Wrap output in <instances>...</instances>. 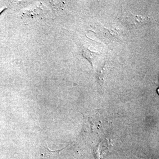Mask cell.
I'll list each match as a JSON object with an SVG mask.
<instances>
[{
    "label": "cell",
    "instance_id": "obj_1",
    "mask_svg": "<svg viewBox=\"0 0 159 159\" xmlns=\"http://www.w3.org/2000/svg\"><path fill=\"white\" fill-rule=\"evenodd\" d=\"M123 22L126 26L130 29L139 28L142 25H145L148 21V17L143 16L131 15L123 18Z\"/></svg>",
    "mask_w": 159,
    "mask_h": 159
},
{
    "label": "cell",
    "instance_id": "obj_2",
    "mask_svg": "<svg viewBox=\"0 0 159 159\" xmlns=\"http://www.w3.org/2000/svg\"><path fill=\"white\" fill-rule=\"evenodd\" d=\"M83 56L86 58L91 63L92 66H93V61L94 58L97 57L98 54L95 52H92L88 49H84L83 51Z\"/></svg>",
    "mask_w": 159,
    "mask_h": 159
},
{
    "label": "cell",
    "instance_id": "obj_3",
    "mask_svg": "<svg viewBox=\"0 0 159 159\" xmlns=\"http://www.w3.org/2000/svg\"><path fill=\"white\" fill-rule=\"evenodd\" d=\"M115 30H112V29H104L103 31V33L105 35L107 36L109 39H114L116 38L118 35V33L116 31H114Z\"/></svg>",
    "mask_w": 159,
    "mask_h": 159
},
{
    "label": "cell",
    "instance_id": "obj_4",
    "mask_svg": "<svg viewBox=\"0 0 159 159\" xmlns=\"http://www.w3.org/2000/svg\"><path fill=\"white\" fill-rule=\"evenodd\" d=\"M104 69L103 68H102L101 70H100V71L99 72V74L98 75V78H99V80L100 81V82H101V81L103 80V77L104 74Z\"/></svg>",
    "mask_w": 159,
    "mask_h": 159
},
{
    "label": "cell",
    "instance_id": "obj_5",
    "mask_svg": "<svg viewBox=\"0 0 159 159\" xmlns=\"http://www.w3.org/2000/svg\"><path fill=\"white\" fill-rule=\"evenodd\" d=\"M6 8H2V9H0V14H1V13H2V12L3 11H4V10H6Z\"/></svg>",
    "mask_w": 159,
    "mask_h": 159
}]
</instances>
